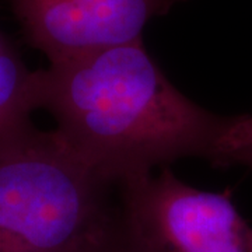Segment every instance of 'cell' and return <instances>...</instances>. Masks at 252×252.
Masks as SVG:
<instances>
[{
    "label": "cell",
    "instance_id": "5b68a950",
    "mask_svg": "<svg viewBox=\"0 0 252 252\" xmlns=\"http://www.w3.org/2000/svg\"><path fill=\"white\" fill-rule=\"evenodd\" d=\"M39 70H30L10 38L0 30V140L31 125L39 108Z\"/></svg>",
    "mask_w": 252,
    "mask_h": 252
},
{
    "label": "cell",
    "instance_id": "3957f363",
    "mask_svg": "<svg viewBox=\"0 0 252 252\" xmlns=\"http://www.w3.org/2000/svg\"><path fill=\"white\" fill-rule=\"evenodd\" d=\"M121 216L136 252H252V225L231 192L189 187L167 167L121 185Z\"/></svg>",
    "mask_w": 252,
    "mask_h": 252
},
{
    "label": "cell",
    "instance_id": "8992f818",
    "mask_svg": "<svg viewBox=\"0 0 252 252\" xmlns=\"http://www.w3.org/2000/svg\"><path fill=\"white\" fill-rule=\"evenodd\" d=\"M206 160L213 167L244 165L252 168V115L223 117Z\"/></svg>",
    "mask_w": 252,
    "mask_h": 252
},
{
    "label": "cell",
    "instance_id": "277c9868",
    "mask_svg": "<svg viewBox=\"0 0 252 252\" xmlns=\"http://www.w3.org/2000/svg\"><path fill=\"white\" fill-rule=\"evenodd\" d=\"M187 0H10L23 32L51 63L142 38L146 24Z\"/></svg>",
    "mask_w": 252,
    "mask_h": 252
},
{
    "label": "cell",
    "instance_id": "52a82bcc",
    "mask_svg": "<svg viewBox=\"0 0 252 252\" xmlns=\"http://www.w3.org/2000/svg\"><path fill=\"white\" fill-rule=\"evenodd\" d=\"M102 252H136L129 244L126 243V240L124 238V234L121 233V235L118 237L117 240H114L112 243L109 244L108 247Z\"/></svg>",
    "mask_w": 252,
    "mask_h": 252
},
{
    "label": "cell",
    "instance_id": "6da1fadb",
    "mask_svg": "<svg viewBox=\"0 0 252 252\" xmlns=\"http://www.w3.org/2000/svg\"><path fill=\"white\" fill-rule=\"evenodd\" d=\"M39 73V108L52 114L55 132L119 185L182 157L206 158L223 122L167 79L142 38L51 63Z\"/></svg>",
    "mask_w": 252,
    "mask_h": 252
},
{
    "label": "cell",
    "instance_id": "7a4b0ae2",
    "mask_svg": "<svg viewBox=\"0 0 252 252\" xmlns=\"http://www.w3.org/2000/svg\"><path fill=\"white\" fill-rule=\"evenodd\" d=\"M121 233V185L55 130L0 140V252H102Z\"/></svg>",
    "mask_w": 252,
    "mask_h": 252
}]
</instances>
